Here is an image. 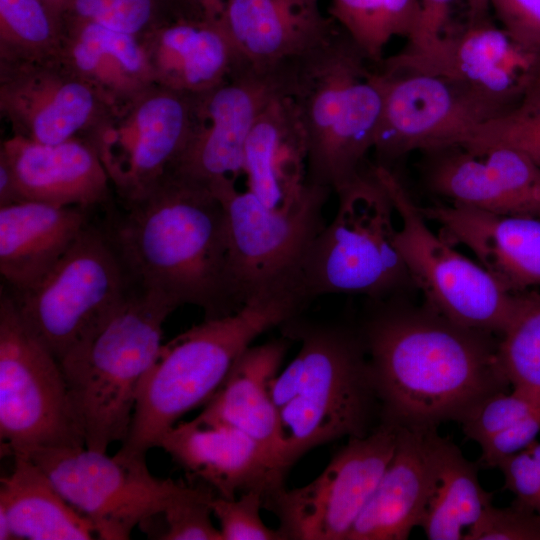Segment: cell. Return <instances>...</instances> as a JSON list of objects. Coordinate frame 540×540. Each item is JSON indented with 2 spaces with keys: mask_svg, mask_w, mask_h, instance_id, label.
<instances>
[{
  "mask_svg": "<svg viewBox=\"0 0 540 540\" xmlns=\"http://www.w3.org/2000/svg\"><path fill=\"white\" fill-rule=\"evenodd\" d=\"M381 422L428 430L461 422L510 385L499 364V337L452 322L400 295L370 300L358 328Z\"/></svg>",
  "mask_w": 540,
  "mask_h": 540,
  "instance_id": "6da1fadb",
  "label": "cell"
},
{
  "mask_svg": "<svg viewBox=\"0 0 540 540\" xmlns=\"http://www.w3.org/2000/svg\"><path fill=\"white\" fill-rule=\"evenodd\" d=\"M105 230L133 282L204 319L238 311L222 202L201 182L170 174Z\"/></svg>",
  "mask_w": 540,
  "mask_h": 540,
  "instance_id": "7a4b0ae2",
  "label": "cell"
},
{
  "mask_svg": "<svg viewBox=\"0 0 540 540\" xmlns=\"http://www.w3.org/2000/svg\"><path fill=\"white\" fill-rule=\"evenodd\" d=\"M278 328L300 343L271 385L279 415L277 459L287 473L315 447L369 434L380 409L358 328L310 320L303 313Z\"/></svg>",
  "mask_w": 540,
  "mask_h": 540,
  "instance_id": "3957f363",
  "label": "cell"
},
{
  "mask_svg": "<svg viewBox=\"0 0 540 540\" xmlns=\"http://www.w3.org/2000/svg\"><path fill=\"white\" fill-rule=\"evenodd\" d=\"M311 302L300 291L258 295L238 311L204 319L162 344L139 384L117 453L145 458L182 416L211 400L256 338L304 313Z\"/></svg>",
  "mask_w": 540,
  "mask_h": 540,
  "instance_id": "277c9868",
  "label": "cell"
},
{
  "mask_svg": "<svg viewBox=\"0 0 540 540\" xmlns=\"http://www.w3.org/2000/svg\"><path fill=\"white\" fill-rule=\"evenodd\" d=\"M339 27L293 60L289 96L305 133L307 182L338 193L367 174L379 131L384 78Z\"/></svg>",
  "mask_w": 540,
  "mask_h": 540,
  "instance_id": "5b68a950",
  "label": "cell"
},
{
  "mask_svg": "<svg viewBox=\"0 0 540 540\" xmlns=\"http://www.w3.org/2000/svg\"><path fill=\"white\" fill-rule=\"evenodd\" d=\"M177 305L134 287L113 314L60 361L85 447L106 452L126 438L139 384Z\"/></svg>",
  "mask_w": 540,
  "mask_h": 540,
  "instance_id": "8992f818",
  "label": "cell"
},
{
  "mask_svg": "<svg viewBox=\"0 0 540 540\" xmlns=\"http://www.w3.org/2000/svg\"><path fill=\"white\" fill-rule=\"evenodd\" d=\"M336 196L335 216L315 237L302 264L308 296L379 300L414 286L396 245L393 203L373 165Z\"/></svg>",
  "mask_w": 540,
  "mask_h": 540,
  "instance_id": "52a82bcc",
  "label": "cell"
},
{
  "mask_svg": "<svg viewBox=\"0 0 540 540\" xmlns=\"http://www.w3.org/2000/svg\"><path fill=\"white\" fill-rule=\"evenodd\" d=\"M134 287L105 228L89 222L38 284L9 294L22 321L59 362L91 336Z\"/></svg>",
  "mask_w": 540,
  "mask_h": 540,
  "instance_id": "ba28073f",
  "label": "cell"
},
{
  "mask_svg": "<svg viewBox=\"0 0 540 540\" xmlns=\"http://www.w3.org/2000/svg\"><path fill=\"white\" fill-rule=\"evenodd\" d=\"M210 188L225 210L230 268L241 304L267 293L306 292L302 264L326 224L323 212L332 191L307 182L296 201L273 208L230 179Z\"/></svg>",
  "mask_w": 540,
  "mask_h": 540,
  "instance_id": "9c48e42d",
  "label": "cell"
},
{
  "mask_svg": "<svg viewBox=\"0 0 540 540\" xmlns=\"http://www.w3.org/2000/svg\"><path fill=\"white\" fill-rule=\"evenodd\" d=\"M373 170L400 218L396 245L425 305L454 323L500 337L515 314L518 293L505 290L484 267L431 231L388 166L376 164Z\"/></svg>",
  "mask_w": 540,
  "mask_h": 540,
  "instance_id": "30bf717a",
  "label": "cell"
},
{
  "mask_svg": "<svg viewBox=\"0 0 540 540\" xmlns=\"http://www.w3.org/2000/svg\"><path fill=\"white\" fill-rule=\"evenodd\" d=\"M0 439L1 451L12 457L46 448L85 446L58 360L28 329L3 288Z\"/></svg>",
  "mask_w": 540,
  "mask_h": 540,
  "instance_id": "8fae6325",
  "label": "cell"
},
{
  "mask_svg": "<svg viewBox=\"0 0 540 540\" xmlns=\"http://www.w3.org/2000/svg\"><path fill=\"white\" fill-rule=\"evenodd\" d=\"M200 94L154 84L106 113L81 137L88 141L123 203L171 174L198 119Z\"/></svg>",
  "mask_w": 540,
  "mask_h": 540,
  "instance_id": "7c38bea8",
  "label": "cell"
},
{
  "mask_svg": "<svg viewBox=\"0 0 540 540\" xmlns=\"http://www.w3.org/2000/svg\"><path fill=\"white\" fill-rule=\"evenodd\" d=\"M65 499L93 524L104 540H126L135 526L160 513L186 485L153 476L145 458L110 457L83 447L31 453Z\"/></svg>",
  "mask_w": 540,
  "mask_h": 540,
  "instance_id": "4fadbf2b",
  "label": "cell"
},
{
  "mask_svg": "<svg viewBox=\"0 0 540 540\" xmlns=\"http://www.w3.org/2000/svg\"><path fill=\"white\" fill-rule=\"evenodd\" d=\"M397 439V427L381 422L349 441L323 472L299 488L276 490L263 506L279 520L285 540H346L375 490Z\"/></svg>",
  "mask_w": 540,
  "mask_h": 540,
  "instance_id": "5bb4252c",
  "label": "cell"
},
{
  "mask_svg": "<svg viewBox=\"0 0 540 540\" xmlns=\"http://www.w3.org/2000/svg\"><path fill=\"white\" fill-rule=\"evenodd\" d=\"M374 151L380 160L458 146L477 126L511 109L454 80L387 71Z\"/></svg>",
  "mask_w": 540,
  "mask_h": 540,
  "instance_id": "9a60e30c",
  "label": "cell"
},
{
  "mask_svg": "<svg viewBox=\"0 0 540 540\" xmlns=\"http://www.w3.org/2000/svg\"><path fill=\"white\" fill-rule=\"evenodd\" d=\"M292 63L260 69L244 61L222 83L200 94L197 124L171 174L207 186L243 174L250 132L266 106L289 95Z\"/></svg>",
  "mask_w": 540,
  "mask_h": 540,
  "instance_id": "2e32d148",
  "label": "cell"
},
{
  "mask_svg": "<svg viewBox=\"0 0 540 540\" xmlns=\"http://www.w3.org/2000/svg\"><path fill=\"white\" fill-rule=\"evenodd\" d=\"M379 67L445 77L512 108L540 78V48L519 42L486 19L445 32L423 48L406 47Z\"/></svg>",
  "mask_w": 540,
  "mask_h": 540,
  "instance_id": "e0dca14e",
  "label": "cell"
},
{
  "mask_svg": "<svg viewBox=\"0 0 540 540\" xmlns=\"http://www.w3.org/2000/svg\"><path fill=\"white\" fill-rule=\"evenodd\" d=\"M109 108L60 54L0 63V111L13 135L61 143L82 137Z\"/></svg>",
  "mask_w": 540,
  "mask_h": 540,
  "instance_id": "ac0fdd59",
  "label": "cell"
},
{
  "mask_svg": "<svg viewBox=\"0 0 540 540\" xmlns=\"http://www.w3.org/2000/svg\"><path fill=\"white\" fill-rule=\"evenodd\" d=\"M426 153L425 181L435 194L484 212L540 218V166L521 152L452 146Z\"/></svg>",
  "mask_w": 540,
  "mask_h": 540,
  "instance_id": "d6986e66",
  "label": "cell"
},
{
  "mask_svg": "<svg viewBox=\"0 0 540 540\" xmlns=\"http://www.w3.org/2000/svg\"><path fill=\"white\" fill-rule=\"evenodd\" d=\"M157 447L223 498L249 490L261 491L265 498L284 487L286 472L274 457L248 434L221 421L197 415L179 422Z\"/></svg>",
  "mask_w": 540,
  "mask_h": 540,
  "instance_id": "ffe728a7",
  "label": "cell"
},
{
  "mask_svg": "<svg viewBox=\"0 0 540 540\" xmlns=\"http://www.w3.org/2000/svg\"><path fill=\"white\" fill-rule=\"evenodd\" d=\"M440 236L461 244L508 292L540 286V218L498 215L453 204L420 207Z\"/></svg>",
  "mask_w": 540,
  "mask_h": 540,
  "instance_id": "44dd1931",
  "label": "cell"
},
{
  "mask_svg": "<svg viewBox=\"0 0 540 540\" xmlns=\"http://www.w3.org/2000/svg\"><path fill=\"white\" fill-rule=\"evenodd\" d=\"M221 22L239 58L260 69L305 55L339 28L320 0H224Z\"/></svg>",
  "mask_w": 540,
  "mask_h": 540,
  "instance_id": "7402d4cb",
  "label": "cell"
},
{
  "mask_svg": "<svg viewBox=\"0 0 540 540\" xmlns=\"http://www.w3.org/2000/svg\"><path fill=\"white\" fill-rule=\"evenodd\" d=\"M22 201L91 208L107 202L110 180L92 145L81 137L57 144L12 135L1 144Z\"/></svg>",
  "mask_w": 540,
  "mask_h": 540,
  "instance_id": "603a6c76",
  "label": "cell"
},
{
  "mask_svg": "<svg viewBox=\"0 0 540 540\" xmlns=\"http://www.w3.org/2000/svg\"><path fill=\"white\" fill-rule=\"evenodd\" d=\"M138 37L155 84L179 92H206L241 61L222 22L205 17L168 18Z\"/></svg>",
  "mask_w": 540,
  "mask_h": 540,
  "instance_id": "cb8c5ba5",
  "label": "cell"
},
{
  "mask_svg": "<svg viewBox=\"0 0 540 540\" xmlns=\"http://www.w3.org/2000/svg\"><path fill=\"white\" fill-rule=\"evenodd\" d=\"M88 210L29 200L0 207V273L12 290L53 269L90 222Z\"/></svg>",
  "mask_w": 540,
  "mask_h": 540,
  "instance_id": "d4e9b609",
  "label": "cell"
},
{
  "mask_svg": "<svg viewBox=\"0 0 540 540\" xmlns=\"http://www.w3.org/2000/svg\"><path fill=\"white\" fill-rule=\"evenodd\" d=\"M248 190L269 207L296 201L307 185V145L293 99L282 95L263 110L247 139Z\"/></svg>",
  "mask_w": 540,
  "mask_h": 540,
  "instance_id": "484cf974",
  "label": "cell"
},
{
  "mask_svg": "<svg viewBox=\"0 0 540 540\" xmlns=\"http://www.w3.org/2000/svg\"><path fill=\"white\" fill-rule=\"evenodd\" d=\"M396 427L393 456L346 540H406L421 525L430 489L424 430Z\"/></svg>",
  "mask_w": 540,
  "mask_h": 540,
  "instance_id": "4316f807",
  "label": "cell"
},
{
  "mask_svg": "<svg viewBox=\"0 0 540 540\" xmlns=\"http://www.w3.org/2000/svg\"><path fill=\"white\" fill-rule=\"evenodd\" d=\"M109 107L128 102L155 84L138 36L66 17L59 52Z\"/></svg>",
  "mask_w": 540,
  "mask_h": 540,
  "instance_id": "83f0119b",
  "label": "cell"
},
{
  "mask_svg": "<svg viewBox=\"0 0 540 540\" xmlns=\"http://www.w3.org/2000/svg\"><path fill=\"white\" fill-rule=\"evenodd\" d=\"M292 342L281 335L248 347L198 414L242 430L261 444L278 465L279 415L272 399L271 385Z\"/></svg>",
  "mask_w": 540,
  "mask_h": 540,
  "instance_id": "f1b7e54d",
  "label": "cell"
},
{
  "mask_svg": "<svg viewBox=\"0 0 540 540\" xmlns=\"http://www.w3.org/2000/svg\"><path fill=\"white\" fill-rule=\"evenodd\" d=\"M430 466V489L420 527L429 540H460L471 527L492 493L481 486L478 463L469 461L437 428L424 430Z\"/></svg>",
  "mask_w": 540,
  "mask_h": 540,
  "instance_id": "f546056e",
  "label": "cell"
},
{
  "mask_svg": "<svg viewBox=\"0 0 540 540\" xmlns=\"http://www.w3.org/2000/svg\"><path fill=\"white\" fill-rule=\"evenodd\" d=\"M13 458L12 472L0 481V509L8 517L14 539L96 538L92 522L65 499L32 459Z\"/></svg>",
  "mask_w": 540,
  "mask_h": 540,
  "instance_id": "4dcf8cb0",
  "label": "cell"
},
{
  "mask_svg": "<svg viewBox=\"0 0 540 540\" xmlns=\"http://www.w3.org/2000/svg\"><path fill=\"white\" fill-rule=\"evenodd\" d=\"M329 16L376 65L394 37L411 40L419 27V0H331Z\"/></svg>",
  "mask_w": 540,
  "mask_h": 540,
  "instance_id": "1f68e13d",
  "label": "cell"
},
{
  "mask_svg": "<svg viewBox=\"0 0 540 540\" xmlns=\"http://www.w3.org/2000/svg\"><path fill=\"white\" fill-rule=\"evenodd\" d=\"M63 24L41 0H0V63L58 55Z\"/></svg>",
  "mask_w": 540,
  "mask_h": 540,
  "instance_id": "d6a6232c",
  "label": "cell"
},
{
  "mask_svg": "<svg viewBox=\"0 0 540 540\" xmlns=\"http://www.w3.org/2000/svg\"><path fill=\"white\" fill-rule=\"evenodd\" d=\"M497 355L513 390L540 400V292L518 293L515 314L499 337Z\"/></svg>",
  "mask_w": 540,
  "mask_h": 540,
  "instance_id": "836d02e7",
  "label": "cell"
},
{
  "mask_svg": "<svg viewBox=\"0 0 540 540\" xmlns=\"http://www.w3.org/2000/svg\"><path fill=\"white\" fill-rule=\"evenodd\" d=\"M458 146L509 147L540 166V87L535 85L514 107L477 126Z\"/></svg>",
  "mask_w": 540,
  "mask_h": 540,
  "instance_id": "e575fe53",
  "label": "cell"
},
{
  "mask_svg": "<svg viewBox=\"0 0 540 540\" xmlns=\"http://www.w3.org/2000/svg\"><path fill=\"white\" fill-rule=\"evenodd\" d=\"M215 491L208 485L185 486L140 527L161 540H223L211 520Z\"/></svg>",
  "mask_w": 540,
  "mask_h": 540,
  "instance_id": "d590c367",
  "label": "cell"
},
{
  "mask_svg": "<svg viewBox=\"0 0 540 540\" xmlns=\"http://www.w3.org/2000/svg\"><path fill=\"white\" fill-rule=\"evenodd\" d=\"M66 17L135 36L162 20L173 18L165 0H72Z\"/></svg>",
  "mask_w": 540,
  "mask_h": 540,
  "instance_id": "8d00e7d4",
  "label": "cell"
},
{
  "mask_svg": "<svg viewBox=\"0 0 540 540\" xmlns=\"http://www.w3.org/2000/svg\"><path fill=\"white\" fill-rule=\"evenodd\" d=\"M540 408V400L513 390L497 392L476 406L460 423L466 438L483 444Z\"/></svg>",
  "mask_w": 540,
  "mask_h": 540,
  "instance_id": "74e56055",
  "label": "cell"
},
{
  "mask_svg": "<svg viewBox=\"0 0 540 540\" xmlns=\"http://www.w3.org/2000/svg\"><path fill=\"white\" fill-rule=\"evenodd\" d=\"M264 495L249 490L234 499L215 496L212 513L219 521L223 540H285L283 533L266 526L260 516Z\"/></svg>",
  "mask_w": 540,
  "mask_h": 540,
  "instance_id": "f35d334b",
  "label": "cell"
},
{
  "mask_svg": "<svg viewBox=\"0 0 540 540\" xmlns=\"http://www.w3.org/2000/svg\"><path fill=\"white\" fill-rule=\"evenodd\" d=\"M463 540H540V515L514 502L504 508L491 503Z\"/></svg>",
  "mask_w": 540,
  "mask_h": 540,
  "instance_id": "ab89813d",
  "label": "cell"
},
{
  "mask_svg": "<svg viewBox=\"0 0 540 540\" xmlns=\"http://www.w3.org/2000/svg\"><path fill=\"white\" fill-rule=\"evenodd\" d=\"M539 433L540 408L481 444L479 466L498 467L506 458L527 449Z\"/></svg>",
  "mask_w": 540,
  "mask_h": 540,
  "instance_id": "60d3db41",
  "label": "cell"
},
{
  "mask_svg": "<svg viewBox=\"0 0 540 540\" xmlns=\"http://www.w3.org/2000/svg\"><path fill=\"white\" fill-rule=\"evenodd\" d=\"M503 488L515 496L514 503L540 515V465L527 449L503 460L498 467Z\"/></svg>",
  "mask_w": 540,
  "mask_h": 540,
  "instance_id": "b9f144b4",
  "label": "cell"
},
{
  "mask_svg": "<svg viewBox=\"0 0 540 540\" xmlns=\"http://www.w3.org/2000/svg\"><path fill=\"white\" fill-rule=\"evenodd\" d=\"M489 5L510 35L540 48V0H489Z\"/></svg>",
  "mask_w": 540,
  "mask_h": 540,
  "instance_id": "7bdbcfd3",
  "label": "cell"
},
{
  "mask_svg": "<svg viewBox=\"0 0 540 540\" xmlns=\"http://www.w3.org/2000/svg\"><path fill=\"white\" fill-rule=\"evenodd\" d=\"M455 2L456 0H419V27L407 47L423 48L440 38L446 32Z\"/></svg>",
  "mask_w": 540,
  "mask_h": 540,
  "instance_id": "ee69618b",
  "label": "cell"
},
{
  "mask_svg": "<svg viewBox=\"0 0 540 540\" xmlns=\"http://www.w3.org/2000/svg\"><path fill=\"white\" fill-rule=\"evenodd\" d=\"M22 202L7 161L0 156V207Z\"/></svg>",
  "mask_w": 540,
  "mask_h": 540,
  "instance_id": "f6af8a7d",
  "label": "cell"
},
{
  "mask_svg": "<svg viewBox=\"0 0 540 540\" xmlns=\"http://www.w3.org/2000/svg\"><path fill=\"white\" fill-rule=\"evenodd\" d=\"M174 17H204L195 0H165Z\"/></svg>",
  "mask_w": 540,
  "mask_h": 540,
  "instance_id": "bcb514c9",
  "label": "cell"
},
{
  "mask_svg": "<svg viewBox=\"0 0 540 540\" xmlns=\"http://www.w3.org/2000/svg\"><path fill=\"white\" fill-rule=\"evenodd\" d=\"M205 18L221 21L224 14V0H195Z\"/></svg>",
  "mask_w": 540,
  "mask_h": 540,
  "instance_id": "7dc6e473",
  "label": "cell"
},
{
  "mask_svg": "<svg viewBox=\"0 0 540 540\" xmlns=\"http://www.w3.org/2000/svg\"><path fill=\"white\" fill-rule=\"evenodd\" d=\"M468 10V22H479L488 18L489 0H465Z\"/></svg>",
  "mask_w": 540,
  "mask_h": 540,
  "instance_id": "c3c4849f",
  "label": "cell"
},
{
  "mask_svg": "<svg viewBox=\"0 0 540 540\" xmlns=\"http://www.w3.org/2000/svg\"><path fill=\"white\" fill-rule=\"evenodd\" d=\"M52 16L60 23L70 10L72 0H41Z\"/></svg>",
  "mask_w": 540,
  "mask_h": 540,
  "instance_id": "681fc988",
  "label": "cell"
},
{
  "mask_svg": "<svg viewBox=\"0 0 540 540\" xmlns=\"http://www.w3.org/2000/svg\"><path fill=\"white\" fill-rule=\"evenodd\" d=\"M528 452L534 457V459L540 465V442H533L528 448Z\"/></svg>",
  "mask_w": 540,
  "mask_h": 540,
  "instance_id": "f907efd6",
  "label": "cell"
},
{
  "mask_svg": "<svg viewBox=\"0 0 540 540\" xmlns=\"http://www.w3.org/2000/svg\"><path fill=\"white\" fill-rule=\"evenodd\" d=\"M536 85H538V86L540 87V78H539V80H538V82H537Z\"/></svg>",
  "mask_w": 540,
  "mask_h": 540,
  "instance_id": "816d5d0a",
  "label": "cell"
}]
</instances>
